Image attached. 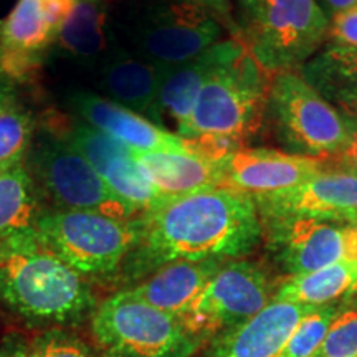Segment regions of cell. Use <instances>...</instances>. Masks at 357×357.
Wrapping results in <instances>:
<instances>
[{
	"label": "cell",
	"instance_id": "obj_1",
	"mask_svg": "<svg viewBox=\"0 0 357 357\" xmlns=\"http://www.w3.org/2000/svg\"><path fill=\"white\" fill-rule=\"evenodd\" d=\"M137 229L123 265L128 280L146 278L172 261L238 260L263 236L255 199L222 187L164 199L137 217Z\"/></svg>",
	"mask_w": 357,
	"mask_h": 357
},
{
	"label": "cell",
	"instance_id": "obj_2",
	"mask_svg": "<svg viewBox=\"0 0 357 357\" xmlns=\"http://www.w3.org/2000/svg\"><path fill=\"white\" fill-rule=\"evenodd\" d=\"M0 303L26 323L52 328L82 323L95 311L86 278L35 227L0 235Z\"/></svg>",
	"mask_w": 357,
	"mask_h": 357
},
{
	"label": "cell",
	"instance_id": "obj_3",
	"mask_svg": "<svg viewBox=\"0 0 357 357\" xmlns=\"http://www.w3.org/2000/svg\"><path fill=\"white\" fill-rule=\"evenodd\" d=\"M222 19L182 0H139L111 19L114 37L158 68L181 65L220 42Z\"/></svg>",
	"mask_w": 357,
	"mask_h": 357
},
{
	"label": "cell",
	"instance_id": "obj_4",
	"mask_svg": "<svg viewBox=\"0 0 357 357\" xmlns=\"http://www.w3.org/2000/svg\"><path fill=\"white\" fill-rule=\"evenodd\" d=\"M238 38L270 75L300 70L328 43L329 17L316 0H236Z\"/></svg>",
	"mask_w": 357,
	"mask_h": 357
},
{
	"label": "cell",
	"instance_id": "obj_5",
	"mask_svg": "<svg viewBox=\"0 0 357 357\" xmlns=\"http://www.w3.org/2000/svg\"><path fill=\"white\" fill-rule=\"evenodd\" d=\"M91 333L102 357H194L204 344L177 316L147 305L129 289L95 307Z\"/></svg>",
	"mask_w": 357,
	"mask_h": 357
},
{
	"label": "cell",
	"instance_id": "obj_6",
	"mask_svg": "<svg viewBox=\"0 0 357 357\" xmlns=\"http://www.w3.org/2000/svg\"><path fill=\"white\" fill-rule=\"evenodd\" d=\"M265 121L283 151L306 158L334 154L351 131V118L306 83L298 70L271 77Z\"/></svg>",
	"mask_w": 357,
	"mask_h": 357
},
{
	"label": "cell",
	"instance_id": "obj_7",
	"mask_svg": "<svg viewBox=\"0 0 357 357\" xmlns=\"http://www.w3.org/2000/svg\"><path fill=\"white\" fill-rule=\"evenodd\" d=\"M271 77L248 50L222 66L200 89L182 139L223 136L247 141L265 121Z\"/></svg>",
	"mask_w": 357,
	"mask_h": 357
},
{
	"label": "cell",
	"instance_id": "obj_8",
	"mask_svg": "<svg viewBox=\"0 0 357 357\" xmlns=\"http://www.w3.org/2000/svg\"><path fill=\"white\" fill-rule=\"evenodd\" d=\"M35 229L53 252L84 278H105L119 271L139 236L131 220L86 211H52Z\"/></svg>",
	"mask_w": 357,
	"mask_h": 357
},
{
	"label": "cell",
	"instance_id": "obj_9",
	"mask_svg": "<svg viewBox=\"0 0 357 357\" xmlns=\"http://www.w3.org/2000/svg\"><path fill=\"white\" fill-rule=\"evenodd\" d=\"M278 287L261 263L223 261L220 270L178 319L205 342L252 319L273 300Z\"/></svg>",
	"mask_w": 357,
	"mask_h": 357
},
{
	"label": "cell",
	"instance_id": "obj_10",
	"mask_svg": "<svg viewBox=\"0 0 357 357\" xmlns=\"http://www.w3.org/2000/svg\"><path fill=\"white\" fill-rule=\"evenodd\" d=\"M32 160L40 185L60 211L98 212L124 220L136 218L91 164L65 139H43Z\"/></svg>",
	"mask_w": 357,
	"mask_h": 357
},
{
	"label": "cell",
	"instance_id": "obj_11",
	"mask_svg": "<svg viewBox=\"0 0 357 357\" xmlns=\"http://www.w3.org/2000/svg\"><path fill=\"white\" fill-rule=\"evenodd\" d=\"M263 236L289 276L339 261H357V225L305 217H260Z\"/></svg>",
	"mask_w": 357,
	"mask_h": 357
},
{
	"label": "cell",
	"instance_id": "obj_12",
	"mask_svg": "<svg viewBox=\"0 0 357 357\" xmlns=\"http://www.w3.org/2000/svg\"><path fill=\"white\" fill-rule=\"evenodd\" d=\"M63 139L91 164L109 190L136 217L164 200L142 174L134 151L108 134L78 121L68 129Z\"/></svg>",
	"mask_w": 357,
	"mask_h": 357
},
{
	"label": "cell",
	"instance_id": "obj_13",
	"mask_svg": "<svg viewBox=\"0 0 357 357\" xmlns=\"http://www.w3.org/2000/svg\"><path fill=\"white\" fill-rule=\"evenodd\" d=\"M220 166L222 189L242 192L253 199L293 189L326 171L324 159L271 147H242L223 159Z\"/></svg>",
	"mask_w": 357,
	"mask_h": 357
},
{
	"label": "cell",
	"instance_id": "obj_14",
	"mask_svg": "<svg viewBox=\"0 0 357 357\" xmlns=\"http://www.w3.org/2000/svg\"><path fill=\"white\" fill-rule=\"evenodd\" d=\"M260 217H305L357 225V176L324 171L293 189L255 199Z\"/></svg>",
	"mask_w": 357,
	"mask_h": 357
},
{
	"label": "cell",
	"instance_id": "obj_15",
	"mask_svg": "<svg viewBox=\"0 0 357 357\" xmlns=\"http://www.w3.org/2000/svg\"><path fill=\"white\" fill-rule=\"evenodd\" d=\"M314 310L271 300L247 323L213 337L204 357H281L298 324Z\"/></svg>",
	"mask_w": 357,
	"mask_h": 357
},
{
	"label": "cell",
	"instance_id": "obj_16",
	"mask_svg": "<svg viewBox=\"0 0 357 357\" xmlns=\"http://www.w3.org/2000/svg\"><path fill=\"white\" fill-rule=\"evenodd\" d=\"M70 102L83 123L108 134L134 153L187 151L184 139L176 132H169L167 129L106 96L78 91L71 96Z\"/></svg>",
	"mask_w": 357,
	"mask_h": 357
},
{
	"label": "cell",
	"instance_id": "obj_17",
	"mask_svg": "<svg viewBox=\"0 0 357 357\" xmlns=\"http://www.w3.org/2000/svg\"><path fill=\"white\" fill-rule=\"evenodd\" d=\"M245 52H247V47L242 40L231 37L220 40L189 61L169 66V68H160L162 70L159 93L160 111H162V118L166 116L171 118L178 137L184 134L189 124L192 109L207 79L217 70L230 65Z\"/></svg>",
	"mask_w": 357,
	"mask_h": 357
},
{
	"label": "cell",
	"instance_id": "obj_18",
	"mask_svg": "<svg viewBox=\"0 0 357 357\" xmlns=\"http://www.w3.org/2000/svg\"><path fill=\"white\" fill-rule=\"evenodd\" d=\"M162 70L134 56L116 40L100 65V88L108 100L166 129L159 105Z\"/></svg>",
	"mask_w": 357,
	"mask_h": 357
},
{
	"label": "cell",
	"instance_id": "obj_19",
	"mask_svg": "<svg viewBox=\"0 0 357 357\" xmlns=\"http://www.w3.org/2000/svg\"><path fill=\"white\" fill-rule=\"evenodd\" d=\"M52 43L40 0H19L0 22V66L12 79H24Z\"/></svg>",
	"mask_w": 357,
	"mask_h": 357
},
{
	"label": "cell",
	"instance_id": "obj_20",
	"mask_svg": "<svg viewBox=\"0 0 357 357\" xmlns=\"http://www.w3.org/2000/svg\"><path fill=\"white\" fill-rule=\"evenodd\" d=\"M222 265L220 260L172 261L147 275L129 291L147 305L178 318L189 310Z\"/></svg>",
	"mask_w": 357,
	"mask_h": 357
},
{
	"label": "cell",
	"instance_id": "obj_21",
	"mask_svg": "<svg viewBox=\"0 0 357 357\" xmlns=\"http://www.w3.org/2000/svg\"><path fill=\"white\" fill-rule=\"evenodd\" d=\"M149 184L162 199L220 187L222 166L190 151L134 153Z\"/></svg>",
	"mask_w": 357,
	"mask_h": 357
},
{
	"label": "cell",
	"instance_id": "obj_22",
	"mask_svg": "<svg viewBox=\"0 0 357 357\" xmlns=\"http://www.w3.org/2000/svg\"><path fill=\"white\" fill-rule=\"evenodd\" d=\"M53 43L79 63L101 65L116 43L105 0H77Z\"/></svg>",
	"mask_w": 357,
	"mask_h": 357
},
{
	"label": "cell",
	"instance_id": "obj_23",
	"mask_svg": "<svg viewBox=\"0 0 357 357\" xmlns=\"http://www.w3.org/2000/svg\"><path fill=\"white\" fill-rule=\"evenodd\" d=\"M357 283V261H339L311 273L289 276L280 283L273 300L305 306H328L352 294Z\"/></svg>",
	"mask_w": 357,
	"mask_h": 357
},
{
	"label": "cell",
	"instance_id": "obj_24",
	"mask_svg": "<svg viewBox=\"0 0 357 357\" xmlns=\"http://www.w3.org/2000/svg\"><path fill=\"white\" fill-rule=\"evenodd\" d=\"M42 213L37 184L24 164L0 172V235L35 227Z\"/></svg>",
	"mask_w": 357,
	"mask_h": 357
},
{
	"label": "cell",
	"instance_id": "obj_25",
	"mask_svg": "<svg viewBox=\"0 0 357 357\" xmlns=\"http://www.w3.org/2000/svg\"><path fill=\"white\" fill-rule=\"evenodd\" d=\"M298 73L324 98L342 89H357V48L326 43Z\"/></svg>",
	"mask_w": 357,
	"mask_h": 357
},
{
	"label": "cell",
	"instance_id": "obj_26",
	"mask_svg": "<svg viewBox=\"0 0 357 357\" xmlns=\"http://www.w3.org/2000/svg\"><path fill=\"white\" fill-rule=\"evenodd\" d=\"M35 134L30 111L15 101L0 111V172L22 164Z\"/></svg>",
	"mask_w": 357,
	"mask_h": 357
},
{
	"label": "cell",
	"instance_id": "obj_27",
	"mask_svg": "<svg viewBox=\"0 0 357 357\" xmlns=\"http://www.w3.org/2000/svg\"><path fill=\"white\" fill-rule=\"evenodd\" d=\"M341 306L328 305L319 306L311 311L305 319L298 324L281 357H311L318 351L328 333L333 319L336 318Z\"/></svg>",
	"mask_w": 357,
	"mask_h": 357
},
{
	"label": "cell",
	"instance_id": "obj_28",
	"mask_svg": "<svg viewBox=\"0 0 357 357\" xmlns=\"http://www.w3.org/2000/svg\"><path fill=\"white\" fill-rule=\"evenodd\" d=\"M311 357H357V305L341 307Z\"/></svg>",
	"mask_w": 357,
	"mask_h": 357
},
{
	"label": "cell",
	"instance_id": "obj_29",
	"mask_svg": "<svg viewBox=\"0 0 357 357\" xmlns=\"http://www.w3.org/2000/svg\"><path fill=\"white\" fill-rule=\"evenodd\" d=\"M25 357H102L75 333L52 328L33 339Z\"/></svg>",
	"mask_w": 357,
	"mask_h": 357
},
{
	"label": "cell",
	"instance_id": "obj_30",
	"mask_svg": "<svg viewBox=\"0 0 357 357\" xmlns=\"http://www.w3.org/2000/svg\"><path fill=\"white\" fill-rule=\"evenodd\" d=\"M328 43L357 48V3L329 17Z\"/></svg>",
	"mask_w": 357,
	"mask_h": 357
},
{
	"label": "cell",
	"instance_id": "obj_31",
	"mask_svg": "<svg viewBox=\"0 0 357 357\" xmlns=\"http://www.w3.org/2000/svg\"><path fill=\"white\" fill-rule=\"evenodd\" d=\"M324 167L329 172H344L357 176V119L351 118L349 136L336 153L324 158Z\"/></svg>",
	"mask_w": 357,
	"mask_h": 357
},
{
	"label": "cell",
	"instance_id": "obj_32",
	"mask_svg": "<svg viewBox=\"0 0 357 357\" xmlns=\"http://www.w3.org/2000/svg\"><path fill=\"white\" fill-rule=\"evenodd\" d=\"M40 3H42L45 20H47L48 26H50L53 42H55L60 29L68 20L71 12H73L77 0H40Z\"/></svg>",
	"mask_w": 357,
	"mask_h": 357
},
{
	"label": "cell",
	"instance_id": "obj_33",
	"mask_svg": "<svg viewBox=\"0 0 357 357\" xmlns=\"http://www.w3.org/2000/svg\"><path fill=\"white\" fill-rule=\"evenodd\" d=\"M326 100L347 118L357 119V89H342V91L331 93L326 96Z\"/></svg>",
	"mask_w": 357,
	"mask_h": 357
},
{
	"label": "cell",
	"instance_id": "obj_34",
	"mask_svg": "<svg viewBox=\"0 0 357 357\" xmlns=\"http://www.w3.org/2000/svg\"><path fill=\"white\" fill-rule=\"evenodd\" d=\"M182 2H190L195 6H200L204 8L215 13L218 19L230 22V0H182Z\"/></svg>",
	"mask_w": 357,
	"mask_h": 357
},
{
	"label": "cell",
	"instance_id": "obj_35",
	"mask_svg": "<svg viewBox=\"0 0 357 357\" xmlns=\"http://www.w3.org/2000/svg\"><path fill=\"white\" fill-rule=\"evenodd\" d=\"M13 102V79L0 66V111Z\"/></svg>",
	"mask_w": 357,
	"mask_h": 357
},
{
	"label": "cell",
	"instance_id": "obj_36",
	"mask_svg": "<svg viewBox=\"0 0 357 357\" xmlns=\"http://www.w3.org/2000/svg\"><path fill=\"white\" fill-rule=\"evenodd\" d=\"M319 3V7L328 13V17L334 15V13L344 10V8H349L357 3V0H316Z\"/></svg>",
	"mask_w": 357,
	"mask_h": 357
},
{
	"label": "cell",
	"instance_id": "obj_37",
	"mask_svg": "<svg viewBox=\"0 0 357 357\" xmlns=\"http://www.w3.org/2000/svg\"><path fill=\"white\" fill-rule=\"evenodd\" d=\"M0 357H25V356L15 354V352H8V354H6V352H2V354H0Z\"/></svg>",
	"mask_w": 357,
	"mask_h": 357
},
{
	"label": "cell",
	"instance_id": "obj_38",
	"mask_svg": "<svg viewBox=\"0 0 357 357\" xmlns=\"http://www.w3.org/2000/svg\"><path fill=\"white\" fill-rule=\"evenodd\" d=\"M352 294H354V296H357V283H356V287H354V291H352Z\"/></svg>",
	"mask_w": 357,
	"mask_h": 357
},
{
	"label": "cell",
	"instance_id": "obj_39",
	"mask_svg": "<svg viewBox=\"0 0 357 357\" xmlns=\"http://www.w3.org/2000/svg\"><path fill=\"white\" fill-rule=\"evenodd\" d=\"M354 305H357V296H356V301H354Z\"/></svg>",
	"mask_w": 357,
	"mask_h": 357
}]
</instances>
